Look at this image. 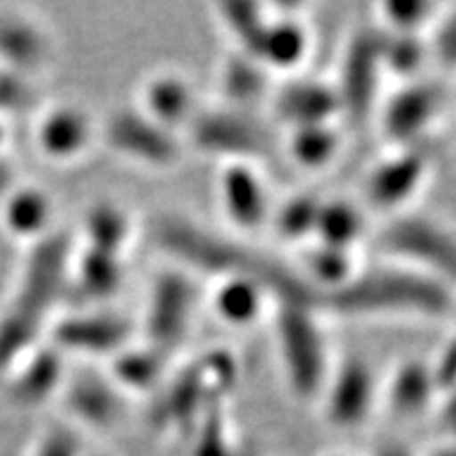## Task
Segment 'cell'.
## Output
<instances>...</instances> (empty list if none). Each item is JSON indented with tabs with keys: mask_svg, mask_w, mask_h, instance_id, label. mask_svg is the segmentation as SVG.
<instances>
[{
	"mask_svg": "<svg viewBox=\"0 0 456 456\" xmlns=\"http://www.w3.org/2000/svg\"><path fill=\"white\" fill-rule=\"evenodd\" d=\"M72 252L61 232L30 245L13 298L0 315V368H11L41 345L38 340L55 319V309L68 298Z\"/></svg>",
	"mask_w": 456,
	"mask_h": 456,
	"instance_id": "1",
	"label": "cell"
},
{
	"mask_svg": "<svg viewBox=\"0 0 456 456\" xmlns=\"http://www.w3.org/2000/svg\"><path fill=\"white\" fill-rule=\"evenodd\" d=\"M452 283L397 265H362L349 283L330 296L326 317L444 319L452 315Z\"/></svg>",
	"mask_w": 456,
	"mask_h": 456,
	"instance_id": "2",
	"label": "cell"
},
{
	"mask_svg": "<svg viewBox=\"0 0 456 456\" xmlns=\"http://www.w3.org/2000/svg\"><path fill=\"white\" fill-rule=\"evenodd\" d=\"M237 357L226 349H212L192 359L159 389L152 423L161 429H195L212 410L224 406L226 395L237 387Z\"/></svg>",
	"mask_w": 456,
	"mask_h": 456,
	"instance_id": "3",
	"label": "cell"
},
{
	"mask_svg": "<svg viewBox=\"0 0 456 456\" xmlns=\"http://www.w3.org/2000/svg\"><path fill=\"white\" fill-rule=\"evenodd\" d=\"M271 319L289 391L298 399H319L334 366L323 317L300 306H273Z\"/></svg>",
	"mask_w": 456,
	"mask_h": 456,
	"instance_id": "4",
	"label": "cell"
},
{
	"mask_svg": "<svg viewBox=\"0 0 456 456\" xmlns=\"http://www.w3.org/2000/svg\"><path fill=\"white\" fill-rule=\"evenodd\" d=\"M376 241L389 256V262L454 283V235L437 218L410 212L395 214L380 228Z\"/></svg>",
	"mask_w": 456,
	"mask_h": 456,
	"instance_id": "5",
	"label": "cell"
},
{
	"mask_svg": "<svg viewBox=\"0 0 456 456\" xmlns=\"http://www.w3.org/2000/svg\"><path fill=\"white\" fill-rule=\"evenodd\" d=\"M184 140L208 155L220 157L222 163L248 161L260 165L273 155V138L260 118L249 110L224 104L201 106L186 127Z\"/></svg>",
	"mask_w": 456,
	"mask_h": 456,
	"instance_id": "6",
	"label": "cell"
},
{
	"mask_svg": "<svg viewBox=\"0 0 456 456\" xmlns=\"http://www.w3.org/2000/svg\"><path fill=\"white\" fill-rule=\"evenodd\" d=\"M197 300V283L191 273L175 265L159 273L146 294L140 340L174 355L191 332Z\"/></svg>",
	"mask_w": 456,
	"mask_h": 456,
	"instance_id": "7",
	"label": "cell"
},
{
	"mask_svg": "<svg viewBox=\"0 0 456 456\" xmlns=\"http://www.w3.org/2000/svg\"><path fill=\"white\" fill-rule=\"evenodd\" d=\"M448 106V87L442 78L420 77L399 83L379 108L380 131L391 146L425 144Z\"/></svg>",
	"mask_w": 456,
	"mask_h": 456,
	"instance_id": "8",
	"label": "cell"
},
{
	"mask_svg": "<svg viewBox=\"0 0 456 456\" xmlns=\"http://www.w3.org/2000/svg\"><path fill=\"white\" fill-rule=\"evenodd\" d=\"M380 49H383V32L376 26L359 28L357 32H353L342 51L338 77L332 81L340 100L342 118L363 123L379 108L380 87L387 78Z\"/></svg>",
	"mask_w": 456,
	"mask_h": 456,
	"instance_id": "9",
	"label": "cell"
},
{
	"mask_svg": "<svg viewBox=\"0 0 456 456\" xmlns=\"http://www.w3.org/2000/svg\"><path fill=\"white\" fill-rule=\"evenodd\" d=\"M100 135L114 155L151 169H169L182 159L184 140L146 117L140 108L123 106L108 114Z\"/></svg>",
	"mask_w": 456,
	"mask_h": 456,
	"instance_id": "10",
	"label": "cell"
},
{
	"mask_svg": "<svg viewBox=\"0 0 456 456\" xmlns=\"http://www.w3.org/2000/svg\"><path fill=\"white\" fill-rule=\"evenodd\" d=\"M431 174V152L425 144L391 146L383 159L370 167L363 182V208L402 214L403 208L423 191Z\"/></svg>",
	"mask_w": 456,
	"mask_h": 456,
	"instance_id": "11",
	"label": "cell"
},
{
	"mask_svg": "<svg viewBox=\"0 0 456 456\" xmlns=\"http://www.w3.org/2000/svg\"><path fill=\"white\" fill-rule=\"evenodd\" d=\"M269 15L265 26L249 45L248 51L241 53L254 57L271 74H296L306 64L313 47V34L302 15L305 4H283L266 3Z\"/></svg>",
	"mask_w": 456,
	"mask_h": 456,
	"instance_id": "12",
	"label": "cell"
},
{
	"mask_svg": "<svg viewBox=\"0 0 456 456\" xmlns=\"http://www.w3.org/2000/svg\"><path fill=\"white\" fill-rule=\"evenodd\" d=\"M319 399L330 425L357 429L366 425L379 403L380 380L366 357L349 355L330 370Z\"/></svg>",
	"mask_w": 456,
	"mask_h": 456,
	"instance_id": "13",
	"label": "cell"
},
{
	"mask_svg": "<svg viewBox=\"0 0 456 456\" xmlns=\"http://www.w3.org/2000/svg\"><path fill=\"white\" fill-rule=\"evenodd\" d=\"M49 342L64 355L106 357L117 355L135 340V326L127 317L110 311H77L51 322Z\"/></svg>",
	"mask_w": 456,
	"mask_h": 456,
	"instance_id": "14",
	"label": "cell"
},
{
	"mask_svg": "<svg viewBox=\"0 0 456 456\" xmlns=\"http://www.w3.org/2000/svg\"><path fill=\"white\" fill-rule=\"evenodd\" d=\"M216 195L222 216L239 235H249L269 226L275 203L260 165L248 161L222 163Z\"/></svg>",
	"mask_w": 456,
	"mask_h": 456,
	"instance_id": "15",
	"label": "cell"
},
{
	"mask_svg": "<svg viewBox=\"0 0 456 456\" xmlns=\"http://www.w3.org/2000/svg\"><path fill=\"white\" fill-rule=\"evenodd\" d=\"M98 134L100 125L87 108L77 102H60L38 117L34 142L45 159L70 165L87 155Z\"/></svg>",
	"mask_w": 456,
	"mask_h": 456,
	"instance_id": "16",
	"label": "cell"
},
{
	"mask_svg": "<svg viewBox=\"0 0 456 456\" xmlns=\"http://www.w3.org/2000/svg\"><path fill=\"white\" fill-rule=\"evenodd\" d=\"M135 108H140L146 117L163 125L165 129L182 135L201 110V102L195 85L186 74L161 68L142 81Z\"/></svg>",
	"mask_w": 456,
	"mask_h": 456,
	"instance_id": "17",
	"label": "cell"
},
{
	"mask_svg": "<svg viewBox=\"0 0 456 456\" xmlns=\"http://www.w3.org/2000/svg\"><path fill=\"white\" fill-rule=\"evenodd\" d=\"M273 114L285 127L342 121L340 100L332 81L292 74L271 94Z\"/></svg>",
	"mask_w": 456,
	"mask_h": 456,
	"instance_id": "18",
	"label": "cell"
},
{
	"mask_svg": "<svg viewBox=\"0 0 456 456\" xmlns=\"http://www.w3.org/2000/svg\"><path fill=\"white\" fill-rule=\"evenodd\" d=\"M208 306L218 323L232 330H249L271 317L273 300L258 281L241 273L212 279Z\"/></svg>",
	"mask_w": 456,
	"mask_h": 456,
	"instance_id": "19",
	"label": "cell"
},
{
	"mask_svg": "<svg viewBox=\"0 0 456 456\" xmlns=\"http://www.w3.org/2000/svg\"><path fill=\"white\" fill-rule=\"evenodd\" d=\"M380 399L397 419H416L440 402L442 393L433 379L429 362L408 357L391 370L385 383H380Z\"/></svg>",
	"mask_w": 456,
	"mask_h": 456,
	"instance_id": "20",
	"label": "cell"
},
{
	"mask_svg": "<svg viewBox=\"0 0 456 456\" xmlns=\"http://www.w3.org/2000/svg\"><path fill=\"white\" fill-rule=\"evenodd\" d=\"M66 359L64 353L57 351L51 342L37 345L24 357L17 359L13 363L15 372L11 376V393L15 402L24 406H38L64 389L68 379Z\"/></svg>",
	"mask_w": 456,
	"mask_h": 456,
	"instance_id": "21",
	"label": "cell"
},
{
	"mask_svg": "<svg viewBox=\"0 0 456 456\" xmlns=\"http://www.w3.org/2000/svg\"><path fill=\"white\" fill-rule=\"evenodd\" d=\"M167 370L169 355L135 338L108 359L106 376L125 397L151 395L161 389L167 379Z\"/></svg>",
	"mask_w": 456,
	"mask_h": 456,
	"instance_id": "22",
	"label": "cell"
},
{
	"mask_svg": "<svg viewBox=\"0 0 456 456\" xmlns=\"http://www.w3.org/2000/svg\"><path fill=\"white\" fill-rule=\"evenodd\" d=\"M125 258L100 249L83 248L72 252L70 277H68V298H77L87 305L110 300L121 292L125 281Z\"/></svg>",
	"mask_w": 456,
	"mask_h": 456,
	"instance_id": "23",
	"label": "cell"
},
{
	"mask_svg": "<svg viewBox=\"0 0 456 456\" xmlns=\"http://www.w3.org/2000/svg\"><path fill=\"white\" fill-rule=\"evenodd\" d=\"M61 393L68 403V414L81 425L94 427V429L117 425L125 410V399H127L110 383L108 376L89 374L66 379Z\"/></svg>",
	"mask_w": 456,
	"mask_h": 456,
	"instance_id": "24",
	"label": "cell"
},
{
	"mask_svg": "<svg viewBox=\"0 0 456 456\" xmlns=\"http://www.w3.org/2000/svg\"><path fill=\"white\" fill-rule=\"evenodd\" d=\"M0 216L11 235L24 239L30 245L55 232L53 199L41 186L15 184L0 201Z\"/></svg>",
	"mask_w": 456,
	"mask_h": 456,
	"instance_id": "25",
	"label": "cell"
},
{
	"mask_svg": "<svg viewBox=\"0 0 456 456\" xmlns=\"http://www.w3.org/2000/svg\"><path fill=\"white\" fill-rule=\"evenodd\" d=\"M51 57V37L34 17L0 15V61L7 70L30 74Z\"/></svg>",
	"mask_w": 456,
	"mask_h": 456,
	"instance_id": "26",
	"label": "cell"
},
{
	"mask_svg": "<svg viewBox=\"0 0 456 456\" xmlns=\"http://www.w3.org/2000/svg\"><path fill=\"white\" fill-rule=\"evenodd\" d=\"M271 83L273 74L265 66L258 64L254 57L232 49V53L226 55L218 68L220 104L252 112L254 104L271 98Z\"/></svg>",
	"mask_w": 456,
	"mask_h": 456,
	"instance_id": "27",
	"label": "cell"
},
{
	"mask_svg": "<svg viewBox=\"0 0 456 456\" xmlns=\"http://www.w3.org/2000/svg\"><path fill=\"white\" fill-rule=\"evenodd\" d=\"M135 239V220L123 203L95 201L83 216L85 248L125 258Z\"/></svg>",
	"mask_w": 456,
	"mask_h": 456,
	"instance_id": "28",
	"label": "cell"
},
{
	"mask_svg": "<svg viewBox=\"0 0 456 456\" xmlns=\"http://www.w3.org/2000/svg\"><path fill=\"white\" fill-rule=\"evenodd\" d=\"M368 214L363 203L346 197L322 199L313 241L357 252V245L368 235Z\"/></svg>",
	"mask_w": 456,
	"mask_h": 456,
	"instance_id": "29",
	"label": "cell"
},
{
	"mask_svg": "<svg viewBox=\"0 0 456 456\" xmlns=\"http://www.w3.org/2000/svg\"><path fill=\"white\" fill-rule=\"evenodd\" d=\"M342 142L345 134L340 129V121L300 125L288 129L285 155L300 169L323 171L338 159Z\"/></svg>",
	"mask_w": 456,
	"mask_h": 456,
	"instance_id": "30",
	"label": "cell"
},
{
	"mask_svg": "<svg viewBox=\"0 0 456 456\" xmlns=\"http://www.w3.org/2000/svg\"><path fill=\"white\" fill-rule=\"evenodd\" d=\"M322 197L313 192H296L285 201L273 205L269 226L283 243L306 245L315 237Z\"/></svg>",
	"mask_w": 456,
	"mask_h": 456,
	"instance_id": "31",
	"label": "cell"
},
{
	"mask_svg": "<svg viewBox=\"0 0 456 456\" xmlns=\"http://www.w3.org/2000/svg\"><path fill=\"white\" fill-rule=\"evenodd\" d=\"M380 32H383L380 55H383L385 77L397 78L399 83L425 77V68L431 61L425 34L387 32L383 28H380Z\"/></svg>",
	"mask_w": 456,
	"mask_h": 456,
	"instance_id": "32",
	"label": "cell"
},
{
	"mask_svg": "<svg viewBox=\"0 0 456 456\" xmlns=\"http://www.w3.org/2000/svg\"><path fill=\"white\" fill-rule=\"evenodd\" d=\"M214 11L216 20L235 43L237 51L249 49L269 15L266 3H252V0H222L214 4Z\"/></svg>",
	"mask_w": 456,
	"mask_h": 456,
	"instance_id": "33",
	"label": "cell"
},
{
	"mask_svg": "<svg viewBox=\"0 0 456 456\" xmlns=\"http://www.w3.org/2000/svg\"><path fill=\"white\" fill-rule=\"evenodd\" d=\"M442 11V4L433 0H385L376 7L379 28L402 34H427Z\"/></svg>",
	"mask_w": 456,
	"mask_h": 456,
	"instance_id": "34",
	"label": "cell"
},
{
	"mask_svg": "<svg viewBox=\"0 0 456 456\" xmlns=\"http://www.w3.org/2000/svg\"><path fill=\"white\" fill-rule=\"evenodd\" d=\"M195 431L197 440L192 446V456H241L224 406L205 414L197 423Z\"/></svg>",
	"mask_w": 456,
	"mask_h": 456,
	"instance_id": "35",
	"label": "cell"
},
{
	"mask_svg": "<svg viewBox=\"0 0 456 456\" xmlns=\"http://www.w3.org/2000/svg\"><path fill=\"white\" fill-rule=\"evenodd\" d=\"M425 38L431 53V61H440L446 70H450L456 57V17L452 7L442 11L440 17L427 30Z\"/></svg>",
	"mask_w": 456,
	"mask_h": 456,
	"instance_id": "36",
	"label": "cell"
},
{
	"mask_svg": "<svg viewBox=\"0 0 456 456\" xmlns=\"http://www.w3.org/2000/svg\"><path fill=\"white\" fill-rule=\"evenodd\" d=\"M32 100L34 89L26 74L0 68V112H21Z\"/></svg>",
	"mask_w": 456,
	"mask_h": 456,
	"instance_id": "37",
	"label": "cell"
},
{
	"mask_svg": "<svg viewBox=\"0 0 456 456\" xmlns=\"http://www.w3.org/2000/svg\"><path fill=\"white\" fill-rule=\"evenodd\" d=\"M83 446L78 442V436L68 427H57L49 431L38 444L34 456H83Z\"/></svg>",
	"mask_w": 456,
	"mask_h": 456,
	"instance_id": "38",
	"label": "cell"
},
{
	"mask_svg": "<svg viewBox=\"0 0 456 456\" xmlns=\"http://www.w3.org/2000/svg\"><path fill=\"white\" fill-rule=\"evenodd\" d=\"M374 456H412V452L406 446H402L399 442H387L376 450Z\"/></svg>",
	"mask_w": 456,
	"mask_h": 456,
	"instance_id": "39",
	"label": "cell"
},
{
	"mask_svg": "<svg viewBox=\"0 0 456 456\" xmlns=\"http://www.w3.org/2000/svg\"><path fill=\"white\" fill-rule=\"evenodd\" d=\"M13 174H11V167L7 163L0 159V201H3V197L7 195V192L13 188Z\"/></svg>",
	"mask_w": 456,
	"mask_h": 456,
	"instance_id": "40",
	"label": "cell"
},
{
	"mask_svg": "<svg viewBox=\"0 0 456 456\" xmlns=\"http://www.w3.org/2000/svg\"><path fill=\"white\" fill-rule=\"evenodd\" d=\"M427 456H454V448H452V444H450V442L440 444V446L431 448L429 454H427Z\"/></svg>",
	"mask_w": 456,
	"mask_h": 456,
	"instance_id": "41",
	"label": "cell"
},
{
	"mask_svg": "<svg viewBox=\"0 0 456 456\" xmlns=\"http://www.w3.org/2000/svg\"><path fill=\"white\" fill-rule=\"evenodd\" d=\"M323 456H351V454H346V452H328V454H323Z\"/></svg>",
	"mask_w": 456,
	"mask_h": 456,
	"instance_id": "42",
	"label": "cell"
},
{
	"mask_svg": "<svg viewBox=\"0 0 456 456\" xmlns=\"http://www.w3.org/2000/svg\"><path fill=\"white\" fill-rule=\"evenodd\" d=\"M83 456H106V454H83Z\"/></svg>",
	"mask_w": 456,
	"mask_h": 456,
	"instance_id": "43",
	"label": "cell"
}]
</instances>
